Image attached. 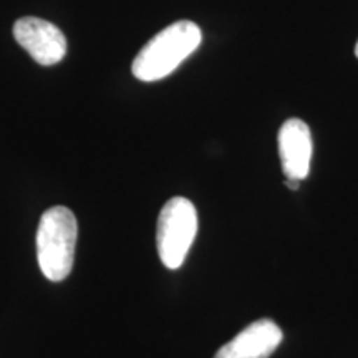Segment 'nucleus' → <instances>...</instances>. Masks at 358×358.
<instances>
[{
    "label": "nucleus",
    "mask_w": 358,
    "mask_h": 358,
    "mask_svg": "<svg viewBox=\"0 0 358 358\" xmlns=\"http://www.w3.org/2000/svg\"><path fill=\"white\" fill-rule=\"evenodd\" d=\"M203 32L194 22L179 20L156 34L133 60L131 71L141 82L166 78L198 50Z\"/></svg>",
    "instance_id": "obj_1"
},
{
    "label": "nucleus",
    "mask_w": 358,
    "mask_h": 358,
    "mask_svg": "<svg viewBox=\"0 0 358 358\" xmlns=\"http://www.w3.org/2000/svg\"><path fill=\"white\" fill-rule=\"evenodd\" d=\"M78 224L64 206L47 209L37 229V261L48 280L60 282L70 275L75 259Z\"/></svg>",
    "instance_id": "obj_2"
},
{
    "label": "nucleus",
    "mask_w": 358,
    "mask_h": 358,
    "mask_svg": "<svg viewBox=\"0 0 358 358\" xmlns=\"http://www.w3.org/2000/svg\"><path fill=\"white\" fill-rule=\"evenodd\" d=\"M198 234V211L189 199L171 198L161 209L156 229V245L161 262L168 268H179L186 261Z\"/></svg>",
    "instance_id": "obj_3"
},
{
    "label": "nucleus",
    "mask_w": 358,
    "mask_h": 358,
    "mask_svg": "<svg viewBox=\"0 0 358 358\" xmlns=\"http://www.w3.org/2000/svg\"><path fill=\"white\" fill-rule=\"evenodd\" d=\"M13 37L35 62L43 66L55 65L66 55L64 32L38 17H24L13 25Z\"/></svg>",
    "instance_id": "obj_4"
},
{
    "label": "nucleus",
    "mask_w": 358,
    "mask_h": 358,
    "mask_svg": "<svg viewBox=\"0 0 358 358\" xmlns=\"http://www.w3.org/2000/svg\"><path fill=\"white\" fill-rule=\"evenodd\" d=\"M279 156L282 171L287 179H306L310 171L312 159V133L306 122L299 118H289L284 122L279 136Z\"/></svg>",
    "instance_id": "obj_5"
},
{
    "label": "nucleus",
    "mask_w": 358,
    "mask_h": 358,
    "mask_svg": "<svg viewBox=\"0 0 358 358\" xmlns=\"http://www.w3.org/2000/svg\"><path fill=\"white\" fill-rule=\"evenodd\" d=\"M282 342L280 327L271 319H259L224 343L214 358H268Z\"/></svg>",
    "instance_id": "obj_6"
},
{
    "label": "nucleus",
    "mask_w": 358,
    "mask_h": 358,
    "mask_svg": "<svg viewBox=\"0 0 358 358\" xmlns=\"http://www.w3.org/2000/svg\"><path fill=\"white\" fill-rule=\"evenodd\" d=\"M285 185H287L289 189L297 191L299 187H301V181H299V179H287V181H285Z\"/></svg>",
    "instance_id": "obj_7"
},
{
    "label": "nucleus",
    "mask_w": 358,
    "mask_h": 358,
    "mask_svg": "<svg viewBox=\"0 0 358 358\" xmlns=\"http://www.w3.org/2000/svg\"><path fill=\"white\" fill-rule=\"evenodd\" d=\"M355 57L358 58V42H357V45H355Z\"/></svg>",
    "instance_id": "obj_8"
}]
</instances>
